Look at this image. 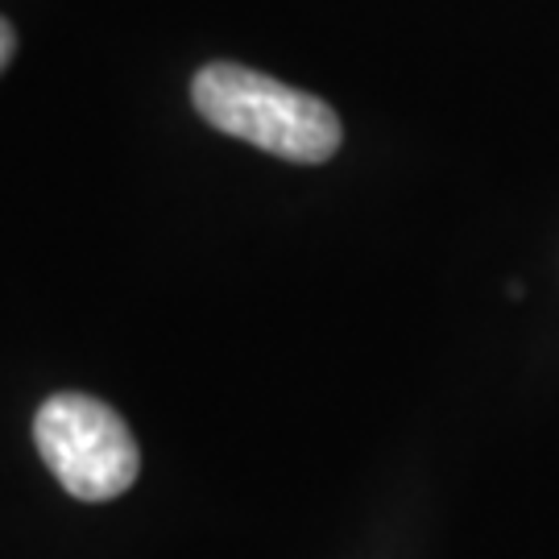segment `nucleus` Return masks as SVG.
<instances>
[{
	"mask_svg": "<svg viewBox=\"0 0 559 559\" xmlns=\"http://www.w3.org/2000/svg\"><path fill=\"white\" fill-rule=\"evenodd\" d=\"M34 440L71 498L112 501L138 480L141 456L129 423L92 394H55L41 402Z\"/></svg>",
	"mask_w": 559,
	"mask_h": 559,
	"instance_id": "obj_2",
	"label": "nucleus"
},
{
	"mask_svg": "<svg viewBox=\"0 0 559 559\" xmlns=\"http://www.w3.org/2000/svg\"><path fill=\"white\" fill-rule=\"evenodd\" d=\"M13 50H17V34H13V25H9V21L0 17V71L9 67Z\"/></svg>",
	"mask_w": 559,
	"mask_h": 559,
	"instance_id": "obj_3",
	"label": "nucleus"
},
{
	"mask_svg": "<svg viewBox=\"0 0 559 559\" xmlns=\"http://www.w3.org/2000/svg\"><path fill=\"white\" fill-rule=\"evenodd\" d=\"M191 100L212 129L302 166L328 162L344 138L328 100L240 62H207L191 80Z\"/></svg>",
	"mask_w": 559,
	"mask_h": 559,
	"instance_id": "obj_1",
	"label": "nucleus"
}]
</instances>
